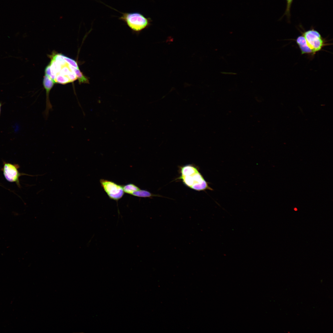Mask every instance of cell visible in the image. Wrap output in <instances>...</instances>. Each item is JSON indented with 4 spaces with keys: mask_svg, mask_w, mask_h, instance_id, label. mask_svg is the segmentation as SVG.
<instances>
[{
    "mask_svg": "<svg viewBox=\"0 0 333 333\" xmlns=\"http://www.w3.org/2000/svg\"><path fill=\"white\" fill-rule=\"evenodd\" d=\"M296 42L301 50L302 54H313L312 51L308 46L306 40L302 35L298 36L297 38Z\"/></svg>",
    "mask_w": 333,
    "mask_h": 333,
    "instance_id": "cell-7",
    "label": "cell"
},
{
    "mask_svg": "<svg viewBox=\"0 0 333 333\" xmlns=\"http://www.w3.org/2000/svg\"><path fill=\"white\" fill-rule=\"evenodd\" d=\"M122 187L124 193L131 195L134 192L140 189L138 186L132 183L122 185Z\"/></svg>",
    "mask_w": 333,
    "mask_h": 333,
    "instance_id": "cell-10",
    "label": "cell"
},
{
    "mask_svg": "<svg viewBox=\"0 0 333 333\" xmlns=\"http://www.w3.org/2000/svg\"><path fill=\"white\" fill-rule=\"evenodd\" d=\"M45 73L46 75L48 76L55 82L54 80L56 76L53 75L51 73L50 64L46 67L45 69Z\"/></svg>",
    "mask_w": 333,
    "mask_h": 333,
    "instance_id": "cell-16",
    "label": "cell"
},
{
    "mask_svg": "<svg viewBox=\"0 0 333 333\" xmlns=\"http://www.w3.org/2000/svg\"><path fill=\"white\" fill-rule=\"evenodd\" d=\"M180 173L178 179L181 180L187 187L198 191L212 190L195 165L190 164L181 167Z\"/></svg>",
    "mask_w": 333,
    "mask_h": 333,
    "instance_id": "cell-1",
    "label": "cell"
},
{
    "mask_svg": "<svg viewBox=\"0 0 333 333\" xmlns=\"http://www.w3.org/2000/svg\"><path fill=\"white\" fill-rule=\"evenodd\" d=\"M2 105V102L0 101V116L1 113V107Z\"/></svg>",
    "mask_w": 333,
    "mask_h": 333,
    "instance_id": "cell-19",
    "label": "cell"
},
{
    "mask_svg": "<svg viewBox=\"0 0 333 333\" xmlns=\"http://www.w3.org/2000/svg\"><path fill=\"white\" fill-rule=\"evenodd\" d=\"M55 82L48 76L45 75L43 80V85L46 91V108L45 114L47 117L49 111L52 109V106L49 99V93Z\"/></svg>",
    "mask_w": 333,
    "mask_h": 333,
    "instance_id": "cell-6",
    "label": "cell"
},
{
    "mask_svg": "<svg viewBox=\"0 0 333 333\" xmlns=\"http://www.w3.org/2000/svg\"><path fill=\"white\" fill-rule=\"evenodd\" d=\"M100 182L101 187L110 199L117 202L123 196L124 192L122 185L104 179H101Z\"/></svg>",
    "mask_w": 333,
    "mask_h": 333,
    "instance_id": "cell-4",
    "label": "cell"
},
{
    "mask_svg": "<svg viewBox=\"0 0 333 333\" xmlns=\"http://www.w3.org/2000/svg\"><path fill=\"white\" fill-rule=\"evenodd\" d=\"M132 195L142 198H150L154 196H160L158 195L153 194L148 191L141 189L134 192Z\"/></svg>",
    "mask_w": 333,
    "mask_h": 333,
    "instance_id": "cell-9",
    "label": "cell"
},
{
    "mask_svg": "<svg viewBox=\"0 0 333 333\" xmlns=\"http://www.w3.org/2000/svg\"><path fill=\"white\" fill-rule=\"evenodd\" d=\"M72 71L75 72L77 79H78L80 84L83 83L89 84L88 78L85 76L80 71L79 69L73 67Z\"/></svg>",
    "mask_w": 333,
    "mask_h": 333,
    "instance_id": "cell-8",
    "label": "cell"
},
{
    "mask_svg": "<svg viewBox=\"0 0 333 333\" xmlns=\"http://www.w3.org/2000/svg\"><path fill=\"white\" fill-rule=\"evenodd\" d=\"M302 35L313 54L320 51L325 45V42L321 35L313 27L304 31Z\"/></svg>",
    "mask_w": 333,
    "mask_h": 333,
    "instance_id": "cell-3",
    "label": "cell"
},
{
    "mask_svg": "<svg viewBox=\"0 0 333 333\" xmlns=\"http://www.w3.org/2000/svg\"><path fill=\"white\" fill-rule=\"evenodd\" d=\"M53 56H51V60H55L57 62L60 64L62 66L65 65L67 63L64 59L63 54H54Z\"/></svg>",
    "mask_w": 333,
    "mask_h": 333,
    "instance_id": "cell-14",
    "label": "cell"
},
{
    "mask_svg": "<svg viewBox=\"0 0 333 333\" xmlns=\"http://www.w3.org/2000/svg\"><path fill=\"white\" fill-rule=\"evenodd\" d=\"M222 73H227V74L228 73V74H234V73H226V72H222Z\"/></svg>",
    "mask_w": 333,
    "mask_h": 333,
    "instance_id": "cell-20",
    "label": "cell"
},
{
    "mask_svg": "<svg viewBox=\"0 0 333 333\" xmlns=\"http://www.w3.org/2000/svg\"><path fill=\"white\" fill-rule=\"evenodd\" d=\"M68 76L71 82H73L77 79L76 74L75 72L71 70L68 74Z\"/></svg>",
    "mask_w": 333,
    "mask_h": 333,
    "instance_id": "cell-18",
    "label": "cell"
},
{
    "mask_svg": "<svg viewBox=\"0 0 333 333\" xmlns=\"http://www.w3.org/2000/svg\"><path fill=\"white\" fill-rule=\"evenodd\" d=\"M54 81L55 83H58L61 84H66L71 82L67 76H64L60 74H58L56 76Z\"/></svg>",
    "mask_w": 333,
    "mask_h": 333,
    "instance_id": "cell-13",
    "label": "cell"
},
{
    "mask_svg": "<svg viewBox=\"0 0 333 333\" xmlns=\"http://www.w3.org/2000/svg\"><path fill=\"white\" fill-rule=\"evenodd\" d=\"M294 210H295V211H297V208H294Z\"/></svg>",
    "mask_w": 333,
    "mask_h": 333,
    "instance_id": "cell-21",
    "label": "cell"
},
{
    "mask_svg": "<svg viewBox=\"0 0 333 333\" xmlns=\"http://www.w3.org/2000/svg\"><path fill=\"white\" fill-rule=\"evenodd\" d=\"M66 64H67L64 65V66L62 67L59 74L68 76V75L71 71V70L68 68V64L67 65Z\"/></svg>",
    "mask_w": 333,
    "mask_h": 333,
    "instance_id": "cell-17",
    "label": "cell"
},
{
    "mask_svg": "<svg viewBox=\"0 0 333 333\" xmlns=\"http://www.w3.org/2000/svg\"><path fill=\"white\" fill-rule=\"evenodd\" d=\"M51 73L56 76L60 71L62 68V65L57 62L55 60H51L50 63Z\"/></svg>",
    "mask_w": 333,
    "mask_h": 333,
    "instance_id": "cell-11",
    "label": "cell"
},
{
    "mask_svg": "<svg viewBox=\"0 0 333 333\" xmlns=\"http://www.w3.org/2000/svg\"><path fill=\"white\" fill-rule=\"evenodd\" d=\"M19 168V166L17 164L4 162L2 170L7 181L10 182H15L18 187H20V177L23 175H27L20 173L18 170Z\"/></svg>",
    "mask_w": 333,
    "mask_h": 333,
    "instance_id": "cell-5",
    "label": "cell"
},
{
    "mask_svg": "<svg viewBox=\"0 0 333 333\" xmlns=\"http://www.w3.org/2000/svg\"><path fill=\"white\" fill-rule=\"evenodd\" d=\"M120 13L121 15L119 19L125 23L134 32L138 33L150 25L151 19L139 12Z\"/></svg>",
    "mask_w": 333,
    "mask_h": 333,
    "instance_id": "cell-2",
    "label": "cell"
},
{
    "mask_svg": "<svg viewBox=\"0 0 333 333\" xmlns=\"http://www.w3.org/2000/svg\"><path fill=\"white\" fill-rule=\"evenodd\" d=\"M294 0H286V5L285 11L279 20L281 19L284 16H286L287 20L289 23L290 22L291 17L290 9L292 3Z\"/></svg>",
    "mask_w": 333,
    "mask_h": 333,
    "instance_id": "cell-12",
    "label": "cell"
},
{
    "mask_svg": "<svg viewBox=\"0 0 333 333\" xmlns=\"http://www.w3.org/2000/svg\"><path fill=\"white\" fill-rule=\"evenodd\" d=\"M63 56L65 61L67 64L71 65L75 68L79 69L77 64L75 60L66 56L63 55Z\"/></svg>",
    "mask_w": 333,
    "mask_h": 333,
    "instance_id": "cell-15",
    "label": "cell"
}]
</instances>
